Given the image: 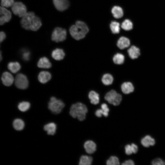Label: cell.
<instances>
[{"label":"cell","instance_id":"obj_1","mask_svg":"<svg viewBox=\"0 0 165 165\" xmlns=\"http://www.w3.org/2000/svg\"><path fill=\"white\" fill-rule=\"evenodd\" d=\"M20 23L22 27L25 29L33 31L38 30L42 25L40 18L32 12L27 13L22 17Z\"/></svg>","mask_w":165,"mask_h":165},{"label":"cell","instance_id":"obj_2","mask_svg":"<svg viewBox=\"0 0 165 165\" xmlns=\"http://www.w3.org/2000/svg\"><path fill=\"white\" fill-rule=\"evenodd\" d=\"M89 29L86 24L81 21L76 22L70 28L69 31L72 37L77 40L83 38L88 32Z\"/></svg>","mask_w":165,"mask_h":165},{"label":"cell","instance_id":"obj_3","mask_svg":"<svg viewBox=\"0 0 165 165\" xmlns=\"http://www.w3.org/2000/svg\"><path fill=\"white\" fill-rule=\"evenodd\" d=\"M87 111V108L84 104L78 102L72 105L69 113L72 117L77 118L79 120L82 121L85 119Z\"/></svg>","mask_w":165,"mask_h":165},{"label":"cell","instance_id":"obj_4","mask_svg":"<svg viewBox=\"0 0 165 165\" xmlns=\"http://www.w3.org/2000/svg\"><path fill=\"white\" fill-rule=\"evenodd\" d=\"M64 106V103L61 100L52 97L48 103V108L52 113L57 114L61 112Z\"/></svg>","mask_w":165,"mask_h":165},{"label":"cell","instance_id":"obj_5","mask_svg":"<svg viewBox=\"0 0 165 165\" xmlns=\"http://www.w3.org/2000/svg\"><path fill=\"white\" fill-rule=\"evenodd\" d=\"M105 99L114 105H119L122 100V95L114 90H111L105 95Z\"/></svg>","mask_w":165,"mask_h":165},{"label":"cell","instance_id":"obj_6","mask_svg":"<svg viewBox=\"0 0 165 165\" xmlns=\"http://www.w3.org/2000/svg\"><path fill=\"white\" fill-rule=\"evenodd\" d=\"M67 32L65 29L57 27L53 30L51 35L52 40L56 42H62L66 37Z\"/></svg>","mask_w":165,"mask_h":165},{"label":"cell","instance_id":"obj_7","mask_svg":"<svg viewBox=\"0 0 165 165\" xmlns=\"http://www.w3.org/2000/svg\"><path fill=\"white\" fill-rule=\"evenodd\" d=\"M11 10L14 14L20 17H23L27 13L26 6L21 2H14L11 7Z\"/></svg>","mask_w":165,"mask_h":165},{"label":"cell","instance_id":"obj_8","mask_svg":"<svg viewBox=\"0 0 165 165\" xmlns=\"http://www.w3.org/2000/svg\"><path fill=\"white\" fill-rule=\"evenodd\" d=\"M15 83L16 87L21 89L27 88L28 85V82L26 76L21 73L18 74L16 75Z\"/></svg>","mask_w":165,"mask_h":165},{"label":"cell","instance_id":"obj_9","mask_svg":"<svg viewBox=\"0 0 165 165\" xmlns=\"http://www.w3.org/2000/svg\"><path fill=\"white\" fill-rule=\"evenodd\" d=\"M0 24L2 25L9 22L11 18V12L6 8L1 6L0 9Z\"/></svg>","mask_w":165,"mask_h":165},{"label":"cell","instance_id":"obj_10","mask_svg":"<svg viewBox=\"0 0 165 165\" xmlns=\"http://www.w3.org/2000/svg\"><path fill=\"white\" fill-rule=\"evenodd\" d=\"M53 2L56 8L59 11H64L69 6L68 0H53Z\"/></svg>","mask_w":165,"mask_h":165},{"label":"cell","instance_id":"obj_11","mask_svg":"<svg viewBox=\"0 0 165 165\" xmlns=\"http://www.w3.org/2000/svg\"><path fill=\"white\" fill-rule=\"evenodd\" d=\"M1 80L3 84L6 86H11L14 81L13 75L8 72H5L3 73Z\"/></svg>","mask_w":165,"mask_h":165},{"label":"cell","instance_id":"obj_12","mask_svg":"<svg viewBox=\"0 0 165 165\" xmlns=\"http://www.w3.org/2000/svg\"><path fill=\"white\" fill-rule=\"evenodd\" d=\"M127 53L130 58L132 59L138 58L141 54L139 48L134 45L131 46L128 49Z\"/></svg>","mask_w":165,"mask_h":165},{"label":"cell","instance_id":"obj_13","mask_svg":"<svg viewBox=\"0 0 165 165\" xmlns=\"http://www.w3.org/2000/svg\"><path fill=\"white\" fill-rule=\"evenodd\" d=\"M122 92L125 94H128L133 92L134 89L133 84L130 82H123L121 86Z\"/></svg>","mask_w":165,"mask_h":165},{"label":"cell","instance_id":"obj_14","mask_svg":"<svg viewBox=\"0 0 165 165\" xmlns=\"http://www.w3.org/2000/svg\"><path fill=\"white\" fill-rule=\"evenodd\" d=\"M141 143L144 147H148L150 146L154 145L155 144V141L150 135H147L141 139Z\"/></svg>","mask_w":165,"mask_h":165},{"label":"cell","instance_id":"obj_15","mask_svg":"<svg viewBox=\"0 0 165 165\" xmlns=\"http://www.w3.org/2000/svg\"><path fill=\"white\" fill-rule=\"evenodd\" d=\"M130 45V41L128 38L122 36L118 39L117 45L118 47L121 50L124 49L128 47Z\"/></svg>","mask_w":165,"mask_h":165},{"label":"cell","instance_id":"obj_16","mask_svg":"<svg viewBox=\"0 0 165 165\" xmlns=\"http://www.w3.org/2000/svg\"><path fill=\"white\" fill-rule=\"evenodd\" d=\"M84 147L86 152L88 154H92L96 150V145L95 143L92 141H86L84 144Z\"/></svg>","mask_w":165,"mask_h":165},{"label":"cell","instance_id":"obj_17","mask_svg":"<svg viewBox=\"0 0 165 165\" xmlns=\"http://www.w3.org/2000/svg\"><path fill=\"white\" fill-rule=\"evenodd\" d=\"M51 77V74L49 72L43 71L41 72L39 74L38 79L41 83H45L50 80Z\"/></svg>","mask_w":165,"mask_h":165},{"label":"cell","instance_id":"obj_18","mask_svg":"<svg viewBox=\"0 0 165 165\" xmlns=\"http://www.w3.org/2000/svg\"><path fill=\"white\" fill-rule=\"evenodd\" d=\"M51 55L52 57L55 60L59 61L64 58L65 54L63 50L57 48L52 51Z\"/></svg>","mask_w":165,"mask_h":165},{"label":"cell","instance_id":"obj_19","mask_svg":"<svg viewBox=\"0 0 165 165\" xmlns=\"http://www.w3.org/2000/svg\"><path fill=\"white\" fill-rule=\"evenodd\" d=\"M37 65L39 68H49L51 67V64L49 60L47 57H43L41 58L39 60Z\"/></svg>","mask_w":165,"mask_h":165},{"label":"cell","instance_id":"obj_20","mask_svg":"<svg viewBox=\"0 0 165 165\" xmlns=\"http://www.w3.org/2000/svg\"><path fill=\"white\" fill-rule=\"evenodd\" d=\"M56 125L54 123H48L44 127V130L47 131L48 135H53L56 133Z\"/></svg>","mask_w":165,"mask_h":165},{"label":"cell","instance_id":"obj_21","mask_svg":"<svg viewBox=\"0 0 165 165\" xmlns=\"http://www.w3.org/2000/svg\"><path fill=\"white\" fill-rule=\"evenodd\" d=\"M88 97L92 104L97 105L99 103V94L95 91H90Z\"/></svg>","mask_w":165,"mask_h":165},{"label":"cell","instance_id":"obj_22","mask_svg":"<svg viewBox=\"0 0 165 165\" xmlns=\"http://www.w3.org/2000/svg\"><path fill=\"white\" fill-rule=\"evenodd\" d=\"M112 13L113 16L116 19L121 18L123 16V13L122 8L119 6H114L112 9Z\"/></svg>","mask_w":165,"mask_h":165},{"label":"cell","instance_id":"obj_23","mask_svg":"<svg viewBox=\"0 0 165 165\" xmlns=\"http://www.w3.org/2000/svg\"><path fill=\"white\" fill-rule=\"evenodd\" d=\"M8 68L12 72L15 73L20 70L21 66L18 62H10L8 64Z\"/></svg>","mask_w":165,"mask_h":165},{"label":"cell","instance_id":"obj_24","mask_svg":"<svg viewBox=\"0 0 165 165\" xmlns=\"http://www.w3.org/2000/svg\"><path fill=\"white\" fill-rule=\"evenodd\" d=\"M13 126L16 130H21L24 127V121L20 119H15L13 122Z\"/></svg>","mask_w":165,"mask_h":165},{"label":"cell","instance_id":"obj_25","mask_svg":"<svg viewBox=\"0 0 165 165\" xmlns=\"http://www.w3.org/2000/svg\"><path fill=\"white\" fill-rule=\"evenodd\" d=\"M93 161L92 158L87 156H82L80 159L79 164L80 165H90Z\"/></svg>","mask_w":165,"mask_h":165},{"label":"cell","instance_id":"obj_26","mask_svg":"<svg viewBox=\"0 0 165 165\" xmlns=\"http://www.w3.org/2000/svg\"><path fill=\"white\" fill-rule=\"evenodd\" d=\"M101 80L104 84L105 85H109L112 83L113 78L111 75L107 73L103 75Z\"/></svg>","mask_w":165,"mask_h":165},{"label":"cell","instance_id":"obj_27","mask_svg":"<svg viewBox=\"0 0 165 165\" xmlns=\"http://www.w3.org/2000/svg\"><path fill=\"white\" fill-rule=\"evenodd\" d=\"M113 60L114 62L117 64H122L125 61V57L120 53H117L114 56Z\"/></svg>","mask_w":165,"mask_h":165},{"label":"cell","instance_id":"obj_28","mask_svg":"<svg viewBox=\"0 0 165 165\" xmlns=\"http://www.w3.org/2000/svg\"><path fill=\"white\" fill-rule=\"evenodd\" d=\"M110 28L112 32L114 34L119 33L120 31V24L119 23L113 21L110 24Z\"/></svg>","mask_w":165,"mask_h":165},{"label":"cell","instance_id":"obj_29","mask_svg":"<svg viewBox=\"0 0 165 165\" xmlns=\"http://www.w3.org/2000/svg\"><path fill=\"white\" fill-rule=\"evenodd\" d=\"M133 25L132 22L128 19H126L122 23L121 27L126 31H130L133 28Z\"/></svg>","mask_w":165,"mask_h":165},{"label":"cell","instance_id":"obj_30","mask_svg":"<svg viewBox=\"0 0 165 165\" xmlns=\"http://www.w3.org/2000/svg\"><path fill=\"white\" fill-rule=\"evenodd\" d=\"M30 106V104L29 102L22 101L18 105V108L20 111L24 112L29 109Z\"/></svg>","mask_w":165,"mask_h":165},{"label":"cell","instance_id":"obj_31","mask_svg":"<svg viewBox=\"0 0 165 165\" xmlns=\"http://www.w3.org/2000/svg\"><path fill=\"white\" fill-rule=\"evenodd\" d=\"M108 165H118L119 164L118 158L116 156H112L107 161Z\"/></svg>","mask_w":165,"mask_h":165},{"label":"cell","instance_id":"obj_32","mask_svg":"<svg viewBox=\"0 0 165 165\" xmlns=\"http://www.w3.org/2000/svg\"><path fill=\"white\" fill-rule=\"evenodd\" d=\"M14 2V0H1V6L5 8L12 7Z\"/></svg>","mask_w":165,"mask_h":165},{"label":"cell","instance_id":"obj_33","mask_svg":"<svg viewBox=\"0 0 165 165\" xmlns=\"http://www.w3.org/2000/svg\"><path fill=\"white\" fill-rule=\"evenodd\" d=\"M152 164L153 165H165V162L160 158L154 159L152 161Z\"/></svg>","mask_w":165,"mask_h":165},{"label":"cell","instance_id":"obj_34","mask_svg":"<svg viewBox=\"0 0 165 165\" xmlns=\"http://www.w3.org/2000/svg\"><path fill=\"white\" fill-rule=\"evenodd\" d=\"M125 152L127 155H130L133 152L131 145L127 144L125 147Z\"/></svg>","mask_w":165,"mask_h":165},{"label":"cell","instance_id":"obj_35","mask_svg":"<svg viewBox=\"0 0 165 165\" xmlns=\"http://www.w3.org/2000/svg\"><path fill=\"white\" fill-rule=\"evenodd\" d=\"M101 109L104 111L105 114V117L108 115V112L109 111L107 105L105 103L102 104L101 106Z\"/></svg>","mask_w":165,"mask_h":165},{"label":"cell","instance_id":"obj_36","mask_svg":"<svg viewBox=\"0 0 165 165\" xmlns=\"http://www.w3.org/2000/svg\"><path fill=\"white\" fill-rule=\"evenodd\" d=\"M30 53L27 51H24L22 53V57L25 61H28L30 57Z\"/></svg>","mask_w":165,"mask_h":165},{"label":"cell","instance_id":"obj_37","mask_svg":"<svg viewBox=\"0 0 165 165\" xmlns=\"http://www.w3.org/2000/svg\"><path fill=\"white\" fill-rule=\"evenodd\" d=\"M96 116L98 117H101L103 115L105 116V114L104 111L102 109H97L95 112Z\"/></svg>","mask_w":165,"mask_h":165},{"label":"cell","instance_id":"obj_38","mask_svg":"<svg viewBox=\"0 0 165 165\" xmlns=\"http://www.w3.org/2000/svg\"><path fill=\"white\" fill-rule=\"evenodd\" d=\"M133 152L134 153H136L138 150V146L134 143H132L131 144Z\"/></svg>","mask_w":165,"mask_h":165},{"label":"cell","instance_id":"obj_39","mask_svg":"<svg viewBox=\"0 0 165 165\" xmlns=\"http://www.w3.org/2000/svg\"><path fill=\"white\" fill-rule=\"evenodd\" d=\"M123 165H134V163L131 160H129L125 161L122 164Z\"/></svg>","mask_w":165,"mask_h":165},{"label":"cell","instance_id":"obj_40","mask_svg":"<svg viewBox=\"0 0 165 165\" xmlns=\"http://www.w3.org/2000/svg\"><path fill=\"white\" fill-rule=\"evenodd\" d=\"M6 35L3 31H1L0 33V42H2L6 38Z\"/></svg>","mask_w":165,"mask_h":165},{"label":"cell","instance_id":"obj_41","mask_svg":"<svg viewBox=\"0 0 165 165\" xmlns=\"http://www.w3.org/2000/svg\"><path fill=\"white\" fill-rule=\"evenodd\" d=\"M0 60L1 61L2 60V57H1V54H0Z\"/></svg>","mask_w":165,"mask_h":165}]
</instances>
